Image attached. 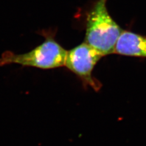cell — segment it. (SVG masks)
I'll list each match as a JSON object with an SVG mask.
<instances>
[{
	"label": "cell",
	"instance_id": "cell-4",
	"mask_svg": "<svg viewBox=\"0 0 146 146\" xmlns=\"http://www.w3.org/2000/svg\"><path fill=\"white\" fill-rule=\"evenodd\" d=\"M115 53L146 57V36L123 31L116 43Z\"/></svg>",
	"mask_w": 146,
	"mask_h": 146
},
{
	"label": "cell",
	"instance_id": "cell-3",
	"mask_svg": "<svg viewBox=\"0 0 146 146\" xmlns=\"http://www.w3.org/2000/svg\"><path fill=\"white\" fill-rule=\"evenodd\" d=\"M102 55L86 43L67 52L65 66L78 76L84 85L98 91L102 84L92 76L94 66Z\"/></svg>",
	"mask_w": 146,
	"mask_h": 146
},
{
	"label": "cell",
	"instance_id": "cell-2",
	"mask_svg": "<svg viewBox=\"0 0 146 146\" xmlns=\"http://www.w3.org/2000/svg\"><path fill=\"white\" fill-rule=\"evenodd\" d=\"M107 0H98L86 19L85 43L103 56L115 53L116 43L123 30L110 15Z\"/></svg>",
	"mask_w": 146,
	"mask_h": 146
},
{
	"label": "cell",
	"instance_id": "cell-1",
	"mask_svg": "<svg viewBox=\"0 0 146 146\" xmlns=\"http://www.w3.org/2000/svg\"><path fill=\"white\" fill-rule=\"evenodd\" d=\"M40 34L44 37V42L29 52H4L0 57V66L17 64L23 67L49 70L65 66L68 51L56 42L54 33L51 30H43Z\"/></svg>",
	"mask_w": 146,
	"mask_h": 146
}]
</instances>
